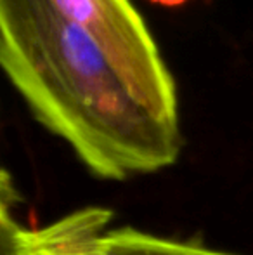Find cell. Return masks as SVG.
Instances as JSON below:
<instances>
[{
    "instance_id": "1",
    "label": "cell",
    "mask_w": 253,
    "mask_h": 255,
    "mask_svg": "<svg viewBox=\"0 0 253 255\" xmlns=\"http://www.w3.org/2000/svg\"><path fill=\"white\" fill-rule=\"evenodd\" d=\"M0 64L35 120L95 177L153 174L182 151L180 124L149 110L51 0H0Z\"/></svg>"
},
{
    "instance_id": "2",
    "label": "cell",
    "mask_w": 253,
    "mask_h": 255,
    "mask_svg": "<svg viewBox=\"0 0 253 255\" xmlns=\"http://www.w3.org/2000/svg\"><path fill=\"white\" fill-rule=\"evenodd\" d=\"M109 59L149 110L180 124L179 96L148 23L132 0H51Z\"/></svg>"
},
{
    "instance_id": "5",
    "label": "cell",
    "mask_w": 253,
    "mask_h": 255,
    "mask_svg": "<svg viewBox=\"0 0 253 255\" xmlns=\"http://www.w3.org/2000/svg\"><path fill=\"white\" fill-rule=\"evenodd\" d=\"M149 2H155V3H160V5H167V7H177V5L186 3L187 0H149Z\"/></svg>"
},
{
    "instance_id": "4",
    "label": "cell",
    "mask_w": 253,
    "mask_h": 255,
    "mask_svg": "<svg viewBox=\"0 0 253 255\" xmlns=\"http://www.w3.org/2000/svg\"><path fill=\"white\" fill-rule=\"evenodd\" d=\"M102 255H233L206 249L198 243L163 238L134 228L108 231Z\"/></svg>"
},
{
    "instance_id": "3",
    "label": "cell",
    "mask_w": 253,
    "mask_h": 255,
    "mask_svg": "<svg viewBox=\"0 0 253 255\" xmlns=\"http://www.w3.org/2000/svg\"><path fill=\"white\" fill-rule=\"evenodd\" d=\"M0 184V255H102L111 208L88 205L40 228H24L12 214L21 196L5 168Z\"/></svg>"
}]
</instances>
